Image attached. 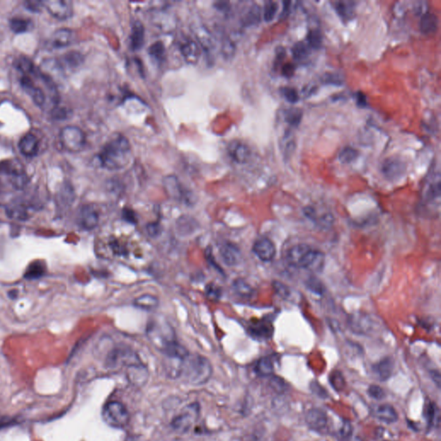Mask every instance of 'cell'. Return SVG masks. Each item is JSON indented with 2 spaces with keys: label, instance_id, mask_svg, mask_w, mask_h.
Listing matches in <instances>:
<instances>
[{
  "label": "cell",
  "instance_id": "ab89813d",
  "mask_svg": "<svg viewBox=\"0 0 441 441\" xmlns=\"http://www.w3.org/2000/svg\"><path fill=\"white\" fill-rule=\"evenodd\" d=\"M292 54L295 60L303 61L310 55L309 47L303 42H297L292 48Z\"/></svg>",
  "mask_w": 441,
  "mask_h": 441
},
{
  "label": "cell",
  "instance_id": "f1b7e54d",
  "mask_svg": "<svg viewBox=\"0 0 441 441\" xmlns=\"http://www.w3.org/2000/svg\"><path fill=\"white\" fill-rule=\"evenodd\" d=\"M15 66L16 69L23 73V76L31 77V75H33V76L40 75V71L35 69V65L33 64V62H31L30 59L24 57V56H21L16 61Z\"/></svg>",
  "mask_w": 441,
  "mask_h": 441
},
{
  "label": "cell",
  "instance_id": "8fae6325",
  "mask_svg": "<svg viewBox=\"0 0 441 441\" xmlns=\"http://www.w3.org/2000/svg\"><path fill=\"white\" fill-rule=\"evenodd\" d=\"M2 172L5 173L9 178V182L14 188L22 190L28 184L27 174L23 170L16 166L15 164H11V162H6V165H1Z\"/></svg>",
  "mask_w": 441,
  "mask_h": 441
},
{
  "label": "cell",
  "instance_id": "c3c4849f",
  "mask_svg": "<svg viewBox=\"0 0 441 441\" xmlns=\"http://www.w3.org/2000/svg\"><path fill=\"white\" fill-rule=\"evenodd\" d=\"M205 293H206L208 298L211 301H217L222 295V292H221L220 288L214 284H208L206 290H205Z\"/></svg>",
  "mask_w": 441,
  "mask_h": 441
},
{
  "label": "cell",
  "instance_id": "7402d4cb",
  "mask_svg": "<svg viewBox=\"0 0 441 441\" xmlns=\"http://www.w3.org/2000/svg\"><path fill=\"white\" fill-rule=\"evenodd\" d=\"M74 40V33L69 29H59L54 32L51 37V44L55 49H61L69 46Z\"/></svg>",
  "mask_w": 441,
  "mask_h": 441
},
{
  "label": "cell",
  "instance_id": "74e56055",
  "mask_svg": "<svg viewBox=\"0 0 441 441\" xmlns=\"http://www.w3.org/2000/svg\"><path fill=\"white\" fill-rule=\"evenodd\" d=\"M63 62L70 68H77L84 62V57L80 52L71 51L64 55Z\"/></svg>",
  "mask_w": 441,
  "mask_h": 441
},
{
  "label": "cell",
  "instance_id": "11a10c76",
  "mask_svg": "<svg viewBox=\"0 0 441 441\" xmlns=\"http://www.w3.org/2000/svg\"><path fill=\"white\" fill-rule=\"evenodd\" d=\"M25 8L32 12H40L43 8L42 1H26L24 3Z\"/></svg>",
  "mask_w": 441,
  "mask_h": 441
},
{
  "label": "cell",
  "instance_id": "484cf974",
  "mask_svg": "<svg viewBox=\"0 0 441 441\" xmlns=\"http://www.w3.org/2000/svg\"><path fill=\"white\" fill-rule=\"evenodd\" d=\"M420 31L425 35L433 34L437 31L439 26V18L434 13L423 14L420 21Z\"/></svg>",
  "mask_w": 441,
  "mask_h": 441
},
{
  "label": "cell",
  "instance_id": "6125c7cd",
  "mask_svg": "<svg viewBox=\"0 0 441 441\" xmlns=\"http://www.w3.org/2000/svg\"><path fill=\"white\" fill-rule=\"evenodd\" d=\"M294 72H295V66L292 64H285L283 66L282 73L285 77H292V75L294 74Z\"/></svg>",
  "mask_w": 441,
  "mask_h": 441
},
{
  "label": "cell",
  "instance_id": "603a6c76",
  "mask_svg": "<svg viewBox=\"0 0 441 441\" xmlns=\"http://www.w3.org/2000/svg\"><path fill=\"white\" fill-rule=\"evenodd\" d=\"M373 414L380 422L391 424L395 422L398 419V414L396 413L394 407L390 404H381L374 408Z\"/></svg>",
  "mask_w": 441,
  "mask_h": 441
},
{
  "label": "cell",
  "instance_id": "f35d334b",
  "mask_svg": "<svg viewBox=\"0 0 441 441\" xmlns=\"http://www.w3.org/2000/svg\"><path fill=\"white\" fill-rule=\"evenodd\" d=\"M196 33L201 46L203 47V49H205L207 51L212 49V48L214 47V42L211 39L210 32L205 28L200 27L197 29V31H196Z\"/></svg>",
  "mask_w": 441,
  "mask_h": 441
},
{
  "label": "cell",
  "instance_id": "83f0119b",
  "mask_svg": "<svg viewBox=\"0 0 441 441\" xmlns=\"http://www.w3.org/2000/svg\"><path fill=\"white\" fill-rule=\"evenodd\" d=\"M424 416L426 418V424L428 428L437 427L440 424V409L436 403L433 402H427L425 409Z\"/></svg>",
  "mask_w": 441,
  "mask_h": 441
},
{
  "label": "cell",
  "instance_id": "f6af8a7d",
  "mask_svg": "<svg viewBox=\"0 0 441 441\" xmlns=\"http://www.w3.org/2000/svg\"><path fill=\"white\" fill-rule=\"evenodd\" d=\"M70 113H71V111L65 107L55 106L51 112V115H52L53 119L62 121V120L68 119L70 117Z\"/></svg>",
  "mask_w": 441,
  "mask_h": 441
},
{
  "label": "cell",
  "instance_id": "d4e9b609",
  "mask_svg": "<svg viewBox=\"0 0 441 441\" xmlns=\"http://www.w3.org/2000/svg\"><path fill=\"white\" fill-rule=\"evenodd\" d=\"M145 29L141 22L135 21L131 29V47L133 50H139L144 44Z\"/></svg>",
  "mask_w": 441,
  "mask_h": 441
},
{
  "label": "cell",
  "instance_id": "680465c9",
  "mask_svg": "<svg viewBox=\"0 0 441 441\" xmlns=\"http://www.w3.org/2000/svg\"><path fill=\"white\" fill-rule=\"evenodd\" d=\"M310 388L311 390H312V392H314L315 394H316V395L320 396V397L325 398V397L327 396L326 390L323 389V388L322 387V385H320L318 383H316V382L312 383V384H310Z\"/></svg>",
  "mask_w": 441,
  "mask_h": 441
},
{
  "label": "cell",
  "instance_id": "6da1fadb",
  "mask_svg": "<svg viewBox=\"0 0 441 441\" xmlns=\"http://www.w3.org/2000/svg\"><path fill=\"white\" fill-rule=\"evenodd\" d=\"M131 143L123 134H116L103 147L98 154L100 165L110 171L123 169L131 162Z\"/></svg>",
  "mask_w": 441,
  "mask_h": 441
},
{
  "label": "cell",
  "instance_id": "ee69618b",
  "mask_svg": "<svg viewBox=\"0 0 441 441\" xmlns=\"http://www.w3.org/2000/svg\"><path fill=\"white\" fill-rule=\"evenodd\" d=\"M278 10V6L276 2H273V1L266 2L265 8H264V19L265 22H271L276 15Z\"/></svg>",
  "mask_w": 441,
  "mask_h": 441
},
{
  "label": "cell",
  "instance_id": "db71d44e",
  "mask_svg": "<svg viewBox=\"0 0 441 441\" xmlns=\"http://www.w3.org/2000/svg\"><path fill=\"white\" fill-rule=\"evenodd\" d=\"M42 273H43V271H42V265H32L30 266L29 270H27L26 278H36L42 276Z\"/></svg>",
  "mask_w": 441,
  "mask_h": 441
},
{
  "label": "cell",
  "instance_id": "2e32d148",
  "mask_svg": "<svg viewBox=\"0 0 441 441\" xmlns=\"http://www.w3.org/2000/svg\"><path fill=\"white\" fill-rule=\"evenodd\" d=\"M220 255L224 261V263L229 266H234L237 265L242 260V252L237 245L226 242L220 247Z\"/></svg>",
  "mask_w": 441,
  "mask_h": 441
},
{
  "label": "cell",
  "instance_id": "7bdbcfd3",
  "mask_svg": "<svg viewBox=\"0 0 441 441\" xmlns=\"http://www.w3.org/2000/svg\"><path fill=\"white\" fill-rule=\"evenodd\" d=\"M307 40L312 49H319L322 44V33L318 30H311L308 33Z\"/></svg>",
  "mask_w": 441,
  "mask_h": 441
},
{
  "label": "cell",
  "instance_id": "4dcf8cb0",
  "mask_svg": "<svg viewBox=\"0 0 441 441\" xmlns=\"http://www.w3.org/2000/svg\"><path fill=\"white\" fill-rule=\"evenodd\" d=\"M134 305L135 307L140 308L142 310H151L157 308L159 305V298L157 296L151 294H144L134 300Z\"/></svg>",
  "mask_w": 441,
  "mask_h": 441
},
{
  "label": "cell",
  "instance_id": "60d3db41",
  "mask_svg": "<svg viewBox=\"0 0 441 441\" xmlns=\"http://www.w3.org/2000/svg\"><path fill=\"white\" fill-rule=\"evenodd\" d=\"M150 56L154 58L156 62H161L165 58V49L164 44L161 42H154L148 49Z\"/></svg>",
  "mask_w": 441,
  "mask_h": 441
},
{
  "label": "cell",
  "instance_id": "8992f818",
  "mask_svg": "<svg viewBox=\"0 0 441 441\" xmlns=\"http://www.w3.org/2000/svg\"><path fill=\"white\" fill-rule=\"evenodd\" d=\"M199 417V405L194 403L184 408L177 414L172 422L173 429L178 433L184 434L189 432Z\"/></svg>",
  "mask_w": 441,
  "mask_h": 441
},
{
  "label": "cell",
  "instance_id": "f546056e",
  "mask_svg": "<svg viewBox=\"0 0 441 441\" xmlns=\"http://www.w3.org/2000/svg\"><path fill=\"white\" fill-rule=\"evenodd\" d=\"M6 213L10 218L20 220V221L26 220L31 215V211L29 207L22 203H15V204L9 206L7 208Z\"/></svg>",
  "mask_w": 441,
  "mask_h": 441
},
{
  "label": "cell",
  "instance_id": "5b68a950",
  "mask_svg": "<svg viewBox=\"0 0 441 441\" xmlns=\"http://www.w3.org/2000/svg\"><path fill=\"white\" fill-rule=\"evenodd\" d=\"M103 418L109 426L115 428H123L129 422L130 414L123 403L110 402L104 406Z\"/></svg>",
  "mask_w": 441,
  "mask_h": 441
},
{
  "label": "cell",
  "instance_id": "836d02e7",
  "mask_svg": "<svg viewBox=\"0 0 441 441\" xmlns=\"http://www.w3.org/2000/svg\"><path fill=\"white\" fill-rule=\"evenodd\" d=\"M261 9L258 4H253L248 9L243 18V22L246 26L255 25L261 22Z\"/></svg>",
  "mask_w": 441,
  "mask_h": 441
},
{
  "label": "cell",
  "instance_id": "9a60e30c",
  "mask_svg": "<svg viewBox=\"0 0 441 441\" xmlns=\"http://www.w3.org/2000/svg\"><path fill=\"white\" fill-rule=\"evenodd\" d=\"M20 82H21V85L23 90L31 96L34 104L39 107H42L46 101L45 93L43 92L42 89L36 87L32 81V79L29 76H23Z\"/></svg>",
  "mask_w": 441,
  "mask_h": 441
},
{
  "label": "cell",
  "instance_id": "4316f807",
  "mask_svg": "<svg viewBox=\"0 0 441 441\" xmlns=\"http://www.w3.org/2000/svg\"><path fill=\"white\" fill-rule=\"evenodd\" d=\"M393 362L391 359L386 358L383 360L380 361L377 364H374L373 366V372L376 374L378 379L381 381H385L389 379L392 375L393 372Z\"/></svg>",
  "mask_w": 441,
  "mask_h": 441
},
{
  "label": "cell",
  "instance_id": "ffe728a7",
  "mask_svg": "<svg viewBox=\"0 0 441 441\" xmlns=\"http://www.w3.org/2000/svg\"><path fill=\"white\" fill-rule=\"evenodd\" d=\"M441 176H440V173H437L426 184V188H425L424 194H423L424 201L428 204L435 203L436 201H438V203H439L440 197H441Z\"/></svg>",
  "mask_w": 441,
  "mask_h": 441
},
{
  "label": "cell",
  "instance_id": "1f68e13d",
  "mask_svg": "<svg viewBox=\"0 0 441 441\" xmlns=\"http://www.w3.org/2000/svg\"><path fill=\"white\" fill-rule=\"evenodd\" d=\"M334 7L343 20H350L354 15V4L352 2H335Z\"/></svg>",
  "mask_w": 441,
  "mask_h": 441
},
{
  "label": "cell",
  "instance_id": "4fadbf2b",
  "mask_svg": "<svg viewBox=\"0 0 441 441\" xmlns=\"http://www.w3.org/2000/svg\"><path fill=\"white\" fill-rule=\"evenodd\" d=\"M164 188L169 197L180 202H189L187 192L176 177H165L164 179Z\"/></svg>",
  "mask_w": 441,
  "mask_h": 441
},
{
  "label": "cell",
  "instance_id": "8d00e7d4",
  "mask_svg": "<svg viewBox=\"0 0 441 441\" xmlns=\"http://www.w3.org/2000/svg\"><path fill=\"white\" fill-rule=\"evenodd\" d=\"M303 118V112L298 108H291L284 113L285 122L292 127L299 125Z\"/></svg>",
  "mask_w": 441,
  "mask_h": 441
},
{
  "label": "cell",
  "instance_id": "e7e4bbea",
  "mask_svg": "<svg viewBox=\"0 0 441 441\" xmlns=\"http://www.w3.org/2000/svg\"><path fill=\"white\" fill-rule=\"evenodd\" d=\"M308 285H309V287H310V289L311 291H313V292H317V293L322 292V286H320V285L318 286V284H317V281L312 282V281L310 280L309 281V284H308Z\"/></svg>",
  "mask_w": 441,
  "mask_h": 441
},
{
  "label": "cell",
  "instance_id": "7a4b0ae2",
  "mask_svg": "<svg viewBox=\"0 0 441 441\" xmlns=\"http://www.w3.org/2000/svg\"><path fill=\"white\" fill-rule=\"evenodd\" d=\"M211 375L212 366L206 358L189 353L183 360L179 378H182L187 384L198 386L207 383Z\"/></svg>",
  "mask_w": 441,
  "mask_h": 441
},
{
  "label": "cell",
  "instance_id": "7c38bea8",
  "mask_svg": "<svg viewBox=\"0 0 441 441\" xmlns=\"http://www.w3.org/2000/svg\"><path fill=\"white\" fill-rule=\"evenodd\" d=\"M78 224L84 230H92L95 229L98 222L99 215L96 209L91 204L84 205L78 215Z\"/></svg>",
  "mask_w": 441,
  "mask_h": 441
},
{
  "label": "cell",
  "instance_id": "d6986e66",
  "mask_svg": "<svg viewBox=\"0 0 441 441\" xmlns=\"http://www.w3.org/2000/svg\"><path fill=\"white\" fill-rule=\"evenodd\" d=\"M181 53L183 54L184 61L188 64L195 65L201 57V49L199 45L192 39L184 41L180 47Z\"/></svg>",
  "mask_w": 441,
  "mask_h": 441
},
{
  "label": "cell",
  "instance_id": "e0dca14e",
  "mask_svg": "<svg viewBox=\"0 0 441 441\" xmlns=\"http://www.w3.org/2000/svg\"><path fill=\"white\" fill-rule=\"evenodd\" d=\"M305 422L310 429L321 431L326 427L328 419L324 411L320 408H312L306 414Z\"/></svg>",
  "mask_w": 441,
  "mask_h": 441
},
{
  "label": "cell",
  "instance_id": "7dc6e473",
  "mask_svg": "<svg viewBox=\"0 0 441 441\" xmlns=\"http://www.w3.org/2000/svg\"><path fill=\"white\" fill-rule=\"evenodd\" d=\"M281 93L289 103L295 104L299 100L298 93L295 89L292 88V87H284V88L281 89Z\"/></svg>",
  "mask_w": 441,
  "mask_h": 441
},
{
  "label": "cell",
  "instance_id": "9f6ffc18",
  "mask_svg": "<svg viewBox=\"0 0 441 441\" xmlns=\"http://www.w3.org/2000/svg\"><path fill=\"white\" fill-rule=\"evenodd\" d=\"M340 434L343 439H349L353 434V427L348 421L343 422V426L340 430Z\"/></svg>",
  "mask_w": 441,
  "mask_h": 441
},
{
  "label": "cell",
  "instance_id": "9c48e42d",
  "mask_svg": "<svg viewBox=\"0 0 441 441\" xmlns=\"http://www.w3.org/2000/svg\"><path fill=\"white\" fill-rule=\"evenodd\" d=\"M141 363L135 353L126 348H115L109 353L107 358V364L111 367H117L127 365L128 367L132 364Z\"/></svg>",
  "mask_w": 441,
  "mask_h": 441
},
{
  "label": "cell",
  "instance_id": "91938a15",
  "mask_svg": "<svg viewBox=\"0 0 441 441\" xmlns=\"http://www.w3.org/2000/svg\"><path fill=\"white\" fill-rule=\"evenodd\" d=\"M274 288H275L276 292H278V294L282 296V297H286V296L290 295L288 288L284 284H281V283H278V282L275 283Z\"/></svg>",
  "mask_w": 441,
  "mask_h": 441
},
{
  "label": "cell",
  "instance_id": "f5cc1de1",
  "mask_svg": "<svg viewBox=\"0 0 441 441\" xmlns=\"http://www.w3.org/2000/svg\"><path fill=\"white\" fill-rule=\"evenodd\" d=\"M368 394L373 399L382 400L385 397L384 390L377 385H371L368 389Z\"/></svg>",
  "mask_w": 441,
  "mask_h": 441
},
{
  "label": "cell",
  "instance_id": "f907efd6",
  "mask_svg": "<svg viewBox=\"0 0 441 441\" xmlns=\"http://www.w3.org/2000/svg\"><path fill=\"white\" fill-rule=\"evenodd\" d=\"M330 384L333 385V387L336 391H341L342 388L344 387L345 382H344V378L342 376V374L339 372H336L333 373L332 376H330Z\"/></svg>",
  "mask_w": 441,
  "mask_h": 441
},
{
  "label": "cell",
  "instance_id": "ba28073f",
  "mask_svg": "<svg viewBox=\"0 0 441 441\" xmlns=\"http://www.w3.org/2000/svg\"><path fill=\"white\" fill-rule=\"evenodd\" d=\"M42 3L43 8L56 19L63 21L73 16V3L69 0H46Z\"/></svg>",
  "mask_w": 441,
  "mask_h": 441
},
{
  "label": "cell",
  "instance_id": "ac0fdd59",
  "mask_svg": "<svg viewBox=\"0 0 441 441\" xmlns=\"http://www.w3.org/2000/svg\"><path fill=\"white\" fill-rule=\"evenodd\" d=\"M231 159L239 164H245L249 161L251 151L249 147L240 141H234L229 146Z\"/></svg>",
  "mask_w": 441,
  "mask_h": 441
},
{
  "label": "cell",
  "instance_id": "816d5d0a",
  "mask_svg": "<svg viewBox=\"0 0 441 441\" xmlns=\"http://www.w3.org/2000/svg\"><path fill=\"white\" fill-rule=\"evenodd\" d=\"M322 81L326 84H335V85L343 84V79L337 73H327V74L323 75Z\"/></svg>",
  "mask_w": 441,
  "mask_h": 441
},
{
  "label": "cell",
  "instance_id": "be15d7a7",
  "mask_svg": "<svg viewBox=\"0 0 441 441\" xmlns=\"http://www.w3.org/2000/svg\"><path fill=\"white\" fill-rule=\"evenodd\" d=\"M285 57V50L284 48H278L276 52V63L278 64L279 62H282Z\"/></svg>",
  "mask_w": 441,
  "mask_h": 441
},
{
  "label": "cell",
  "instance_id": "b9f144b4",
  "mask_svg": "<svg viewBox=\"0 0 441 441\" xmlns=\"http://www.w3.org/2000/svg\"><path fill=\"white\" fill-rule=\"evenodd\" d=\"M358 156H359V153H358L357 150L354 149L353 147H346L341 151V153L339 154V160L343 164H349L351 162L355 161Z\"/></svg>",
  "mask_w": 441,
  "mask_h": 441
},
{
  "label": "cell",
  "instance_id": "30bf717a",
  "mask_svg": "<svg viewBox=\"0 0 441 441\" xmlns=\"http://www.w3.org/2000/svg\"><path fill=\"white\" fill-rule=\"evenodd\" d=\"M406 163L398 157L386 159L382 165V172L389 180H397L406 173Z\"/></svg>",
  "mask_w": 441,
  "mask_h": 441
},
{
  "label": "cell",
  "instance_id": "94428289",
  "mask_svg": "<svg viewBox=\"0 0 441 441\" xmlns=\"http://www.w3.org/2000/svg\"><path fill=\"white\" fill-rule=\"evenodd\" d=\"M123 218L126 220L127 222L131 223H136V215L134 211L126 209L123 211Z\"/></svg>",
  "mask_w": 441,
  "mask_h": 441
},
{
  "label": "cell",
  "instance_id": "d590c367",
  "mask_svg": "<svg viewBox=\"0 0 441 441\" xmlns=\"http://www.w3.org/2000/svg\"><path fill=\"white\" fill-rule=\"evenodd\" d=\"M233 289L236 294L242 297H250L253 294V289L246 281L238 278L234 281Z\"/></svg>",
  "mask_w": 441,
  "mask_h": 441
},
{
  "label": "cell",
  "instance_id": "6f0895ef",
  "mask_svg": "<svg viewBox=\"0 0 441 441\" xmlns=\"http://www.w3.org/2000/svg\"><path fill=\"white\" fill-rule=\"evenodd\" d=\"M147 231L150 236L157 237L158 235L161 233V228L159 223H148L147 226Z\"/></svg>",
  "mask_w": 441,
  "mask_h": 441
},
{
  "label": "cell",
  "instance_id": "681fc988",
  "mask_svg": "<svg viewBox=\"0 0 441 441\" xmlns=\"http://www.w3.org/2000/svg\"><path fill=\"white\" fill-rule=\"evenodd\" d=\"M270 384H271V387L273 388V390L278 393H284L288 388L286 383L278 376H273L270 382Z\"/></svg>",
  "mask_w": 441,
  "mask_h": 441
},
{
  "label": "cell",
  "instance_id": "d6a6232c",
  "mask_svg": "<svg viewBox=\"0 0 441 441\" xmlns=\"http://www.w3.org/2000/svg\"><path fill=\"white\" fill-rule=\"evenodd\" d=\"M10 27L16 34H22L31 30L32 23L30 20L23 17H14L10 22Z\"/></svg>",
  "mask_w": 441,
  "mask_h": 441
},
{
  "label": "cell",
  "instance_id": "e575fe53",
  "mask_svg": "<svg viewBox=\"0 0 441 441\" xmlns=\"http://www.w3.org/2000/svg\"><path fill=\"white\" fill-rule=\"evenodd\" d=\"M273 364L269 358H262L258 361L255 366V372L259 376H268L273 372Z\"/></svg>",
  "mask_w": 441,
  "mask_h": 441
},
{
  "label": "cell",
  "instance_id": "3957f363",
  "mask_svg": "<svg viewBox=\"0 0 441 441\" xmlns=\"http://www.w3.org/2000/svg\"><path fill=\"white\" fill-rule=\"evenodd\" d=\"M288 264L295 268L318 269L322 267L324 256L321 251L310 245L299 244L292 246L286 255Z\"/></svg>",
  "mask_w": 441,
  "mask_h": 441
},
{
  "label": "cell",
  "instance_id": "bcb514c9",
  "mask_svg": "<svg viewBox=\"0 0 441 441\" xmlns=\"http://www.w3.org/2000/svg\"><path fill=\"white\" fill-rule=\"evenodd\" d=\"M252 334L258 338H268L272 332L269 331V327L264 323H260L252 328Z\"/></svg>",
  "mask_w": 441,
  "mask_h": 441
},
{
  "label": "cell",
  "instance_id": "277c9868",
  "mask_svg": "<svg viewBox=\"0 0 441 441\" xmlns=\"http://www.w3.org/2000/svg\"><path fill=\"white\" fill-rule=\"evenodd\" d=\"M147 335L151 342L157 348L161 349V352L176 342L173 329L166 322H154L152 326L149 327Z\"/></svg>",
  "mask_w": 441,
  "mask_h": 441
},
{
  "label": "cell",
  "instance_id": "5bb4252c",
  "mask_svg": "<svg viewBox=\"0 0 441 441\" xmlns=\"http://www.w3.org/2000/svg\"><path fill=\"white\" fill-rule=\"evenodd\" d=\"M253 252L261 261L269 262L276 255V247L271 240L261 238L254 242Z\"/></svg>",
  "mask_w": 441,
  "mask_h": 441
},
{
  "label": "cell",
  "instance_id": "03108f58",
  "mask_svg": "<svg viewBox=\"0 0 441 441\" xmlns=\"http://www.w3.org/2000/svg\"><path fill=\"white\" fill-rule=\"evenodd\" d=\"M358 104L359 106H365L366 105V98L364 96L362 92H359L357 95Z\"/></svg>",
  "mask_w": 441,
  "mask_h": 441
},
{
  "label": "cell",
  "instance_id": "52a82bcc",
  "mask_svg": "<svg viewBox=\"0 0 441 441\" xmlns=\"http://www.w3.org/2000/svg\"><path fill=\"white\" fill-rule=\"evenodd\" d=\"M61 142L65 150L79 153L85 146V135L79 127L66 126L61 131Z\"/></svg>",
  "mask_w": 441,
  "mask_h": 441
},
{
  "label": "cell",
  "instance_id": "44dd1931",
  "mask_svg": "<svg viewBox=\"0 0 441 441\" xmlns=\"http://www.w3.org/2000/svg\"><path fill=\"white\" fill-rule=\"evenodd\" d=\"M20 152L26 157H34L39 151V140L35 134L28 133L19 142Z\"/></svg>",
  "mask_w": 441,
  "mask_h": 441
},
{
  "label": "cell",
  "instance_id": "cb8c5ba5",
  "mask_svg": "<svg viewBox=\"0 0 441 441\" xmlns=\"http://www.w3.org/2000/svg\"><path fill=\"white\" fill-rule=\"evenodd\" d=\"M128 377L134 384H142L147 379V370L142 364H132L128 367Z\"/></svg>",
  "mask_w": 441,
  "mask_h": 441
}]
</instances>
